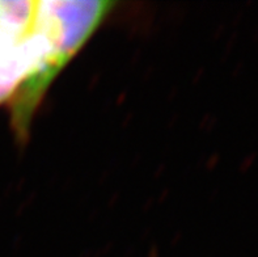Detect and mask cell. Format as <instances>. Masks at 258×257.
I'll return each instance as SVG.
<instances>
[{"label":"cell","instance_id":"cell-1","mask_svg":"<svg viewBox=\"0 0 258 257\" xmlns=\"http://www.w3.org/2000/svg\"><path fill=\"white\" fill-rule=\"evenodd\" d=\"M39 19V2H0V46L34 29Z\"/></svg>","mask_w":258,"mask_h":257}]
</instances>
